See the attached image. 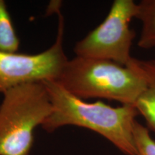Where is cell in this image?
Segmentation results:
<instances>
[{
  "label": "cell",
  "mask_w": 155,
  "mask_h": 155,
  "mask_svg": "<svg viewBox=\"0 0 155 155\" xmlns=\"http://www.w3.org/2000/svg\"><path fill=\"white\" fill-rule=\"evenodd\" d=\"M53 111L42 127L52 133L65 126H76L98 133L126 155H137L134 126L139 115L134 106L118 107L102 101L88 103L70 94L54 81H45Z\"/></svg>",
  "instance_id": "6da1fadb"
},
{
  "label": "cell",
  "mask_w": 155,
  "mask_h": 155,
  "mask_svg": "<svg viewBox=\"0 0 155 155\" xmlns=\"http://www.w3.org/2000/svg\"><path fill=\"white\" fill-rule=\"evenodd\" d=\"M55 81L81 99L105 98L131 106L146 86L130 63L78 56L67 61Z\"/></svg>",
  "instance_id": "7a4b0ae2"
},
{
  "label": "cell",
  "mask_w": 155,
  "mask_h": 155,
  "mask_svg": "<svg viewBox=\"0 0 155 155\" xmlns=\"http://www.w3.org/2000/svg\"><path fill=\"white\" fill-rule=\"evenodd\" d=\"M53 111L43 82L29 83L7 91L0 105V155H29L34 132Z\"/></svg>",
  "instance_id": "3957f363"
},
{
  "label": "cell",
  "mask_w": 155,
  "mask_h": 155,
  "mask_svg": "<svg viewBox=\"0 0 155 155\" xmlns=\"http://www.w3.org/2000/svg\"><path fill=\"white\" fill-rule=\"evenodd\" d=\"M137 12V3L134 0L114 1L104 20L75 44V55L127 65L133 58L131 48L135 38L130 22Z\"/></svg>",
  "instance_id": "277c9868"
},
{
  "label": "cell",
  "mask_w": 155,
  "mask_h": 155,
  "mask_svg": "<svg viewBox=\"0 0 155 155\" xmlns=\"http://www.w3.org/2000/svg\"><path fill=\"white\" fill-rule=\"evenodd\" d=\"M58 35L51 47L33 55L0 51V94L29 83L56 81L68 61L63 49L64 19L57 12Z\"/></svg>",
  "instance_id": "5b68a950"
},
{
  "label": "cell",
  "mask_w": 155,
  "mask_h": 155,
  "mask_svg": "<svg viewBox=\"0 0 155 155\" xmlns=\"http://www.w3.org/2000/svg\"><path fill=\"white\" fill-rule=\"evenodd\" d=\"M129 63L140 73L146 83L134 107L144 118L147 126L155 131V59L139 60L133 58Z\"/></svg>",
  "instance_id": "8992f818"
},
{
  "label": "cell",
  "mask_w": 155,
  "mask_h": 155,
  "mask_svg": "<svg viewBox=\"0 0 155 155\" xmlns=\"http://www.w3.org/2000/svg\"><path fill=\"white\" fill-rule=\"evenodd\" d=\"M135 18L141 24L138 46L142 49H155V0H141L137 3Z\"/></svg>",
  "instance_id": "52a82bcc"
},
{
  "label": "cell",
  "mask_w": 155,
  "mask_h": 155,
  "mask_svg": "<svg viewBox=\"0 0 155 155\" xmlns=\"http://www.w3.org/2000/svg\"><path fill=\"white\" fill-rule=\"evenodd\" d=\"M19 40L17 35L7 7L4 0H0V51L17 53Z\"/></svg>",
  "instance_id": "ba28073f"
},
{
  "label": "cell",
  "mask_w": 155,
  "mask_h": 155,
  "mask_svg": "<svg viewBox=\"0 0 155 155\" xmlns=\"http://www.w3.org/2000/svg\"><path fill=\"white\" fill-rule=\"evenodd\" d=\"M134 137L137 155H155V141L149 129L136 121L134 126Z\"/></svg>",
  "instance_id": "9c48e42d"
}]
</instances>
